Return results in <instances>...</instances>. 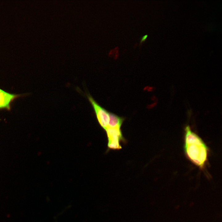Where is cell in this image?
<instances>
[{
  "mask_svg": "<svg viewBox=\"0 0 222 222\" xmlns=\"http://www.w3.org/2000/svg\"><path fill=\"white\" fill-rule=\"evenodd\" d=\"M105 130L108 138L109 149L119 150L122 148L120 142L126 143V141L123 136L121 128L108 127Z\"/></svg>",
  "mask_w": 222,
  "mask_h": 222,
  "instance_id": "7a4b0ae2",
  "label": "cell"
},
{
  "mask_svg": "<svg viewBox=\"0 0 222 222\" xmlns=\"http://www.w3.org/2000/svg\"><path fill=\"white\" fill-rule=\"evenodd\" d=\"M22 96V94L10 93L0 88V110H10L12 103Z\"/></svg>",
  "mask_w": 222,
  "mask_h": 222,
  "instance_id": "277c9868",
  "label": "cell"
},
{
  "mask_svg": "<svg viewBox=\"0 0 222 222\" xmlns=\"http://www.w3.org/2000/svg\"><path fill=\"white\" fill-rule=\"evenodd\" d=\"M183 149L188 159L200 169L204 168L208 160V148L189 126L185 128Z\"/></svg>",
  "mask_w": 222,
  "mask_h": 222,
  "instance_id": "6da1fadb",
  "label": "cell"
},
{
  "mask_svg": "<svg viewBox=\"0 0 222 222\" xmlns=\"http://www.w3.org/2000/svg\"><path fill=\"white\" fill-rule=\"evenodd\" d=\"M86 95L94 110L99 123L105 130L108 126L109 121V112L101 107L89 93H87Z\"/></svg>",
  "mask_w": 222,
  "mask_h": 222,
  "instance_id": "3957f363",
  "label": "cell"
},
{
  "mask_svg": "<svg viewBox=\"0 0 222 222\" xmlns=\"http://www.w3.org/2000/svg\"><path fill=\"white\" fill-rule=\"evenodd\" d=\"M109 121L107 127L121 128L124 121L123 118L109 112Z\"/></svg>",
  "mask_w": 222,
  "mask_h": 222,
  "instance_id": "5b68a950",
  "label": "cell"
},
{
  "mask_svg": "<svg viewBox=\"0 0 222 222\" xmlns=\"http://www.w3.org/2000/svg\"><path fill=\"white\" fill-rule=\"evenodd\" d=\"M148 37V35H144L143 36L141 39L140 41V46L142 45V43L144 41H146V40L147 38Z\"/></svg>",
  "mask_w": 222,
  "mask_h": 222,
  "instance_id": "8992f818",
  "label": "cell"
}]
</instances>
